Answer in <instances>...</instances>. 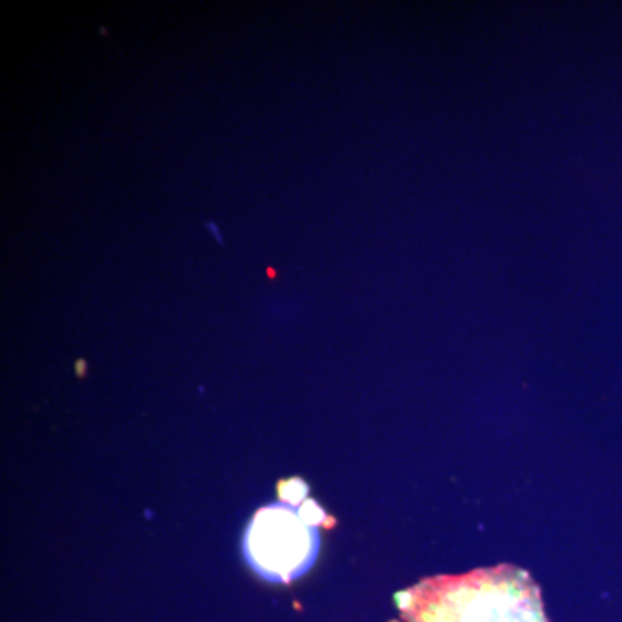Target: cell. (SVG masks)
<instances>
[{
	"label": "cell",
	"instance_id": "cell-4",
	"mask_svg": "<svg viewBox=\"0 0 622 622\" xmlns=\"http://www.w3.org/2000/svg\"><path fill=\"white\" fill-rule=\"evenodd\" d=\"M267 272H268V276H270V277L276 276V272H273V268H268Z\"/></svg>",
	"mask_w": 622,
	"mask_h": 622
},
{
	"label": "cell",
	"instance_id": "cell-1",
	"mask_svg": "<svg viewBox=\"0 0 622 622\" xmlns=\"http://www.w3.org/2000/svg\"><path fill=\"white\" fill-rule=\"evenodd\" d=\"M394 600L403 622H548L540 587L510 563L422 579Z\"/></svg>",
	"mask_w": 622,
	"mask_h": 622
},
{
	"label": "cell",
	"instance_id": "cell-3",
	"mask_svg": "<svg viewBox=\"0 0 622 622\" xmlns=\"http://www.w3.org/2000/svg\"><path fill=\"white\" fill-rule=\"evenodd\" d=\"M206 229H208L209 232L214 234V236L217 237L218 245H224V237H221L217 224H214V221H208V224H206Z\"/></svg>",
	"mask_w": 622,
	"mask_h": 622
},
{
	"label": "cell",
	"instance_id": "cell-2",
	"mask_svg": "<svg viewBox=\"0 0 622 622\" xmlns=\"http://www.w3.org/2000/svg\"><path fill=\"white\" fill-rule=\"evenodd\" d=\"M242 551L249 568L265 581L291 583L315 566L319 528L286 501L265 505L246 529Z\"/></svg>",
	"mask_w": 622,
	"mask_h": 622
}]
</instances>
